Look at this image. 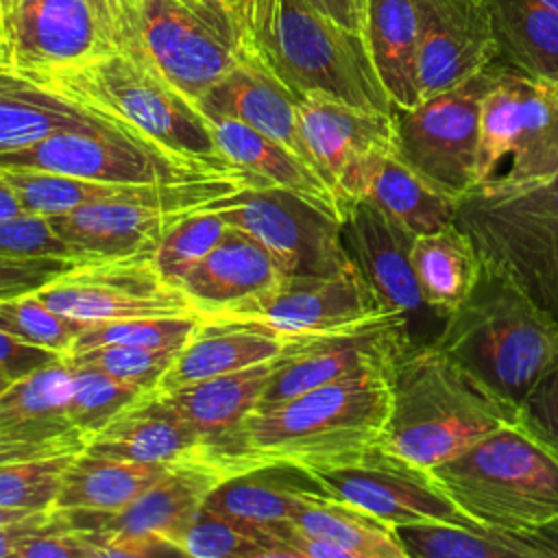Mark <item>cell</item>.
<instances>
[{"label": "cell", "instance_id": "obj_21", "mask_svg": "<svg viewBox=\"0 0 558 558\" xmlns=\"http://www.w3.org/2000/svg\"><path fill=\"white\" fill-rule=\"evenodd\" d=\"M414 233L386 216L366 198L347 203L340 216V240L349 262L366 279L386 312L408 320L418 312H432L412 268Z\"/></svg>", "mask_w": 558, "mask_h": 558}, {"label": "cell", "instance_id": "obj_22", "mask_svg": "<svg viewBox=\"0 0 558 558\" xmlns=\"http://www.w3.org/2000/svg\"><path fill=\"white\" fill-rule=\"evenodd\" d=\"M497 61L484 0H423L416 57L421 100L451 89Z\"/></svg>", "mask_w": 558, "mask_h": 558}, {"label": "cell", "instance_id": "obj_38", "mask_svg": "<svg viewBox=\"0 0 558 558\" xmlns=\"http://www.w3.org/2000/svg\"><path fill=\"white\" fill-rule=\"evenodd\" d=\"M408 558H541L521 536L451 523H412L397 527Z\"/></svg>", "mask_w": 558, "mask_h": 558}, {"label": "cell", "instance_id": "obj_1", "mask_svg": "<svg viewBox=\"0 0 558 558\" xmlns=\"http://www.w3.org/2000/svg\"><path fill=\"white\" fill-rule=\"evenodd\" d=\"M390 397V416L377 445L423 469L517 423V405L432 340L414 342L397 362Z\"/></svg>", "mask_w": 558, "mask_h": 558}, {"label": "cell", "instance_id": "obj_52", "mask_svg": "<svg viewBox=\"0 0 558 558\" xmlns=\"http://www.w3.org/2000/svg\"><path fill=\"white\" fill-rule=\"evenodd\" d=\"M541 558H558V517L538 530L521 534Z\"/></svg>", "mask_w": 558, "mask_h": 558}, {"label": "cell", "instance_id": "obj_14", "mask_svg": "<svg viewBox=\"0 0 558 558\" xmlns=\"http://www.w3.org/2000/svg\"><path fill=\"white\" fill-rule=\"evenodd\" d=\"M33 294L83 323L198 314L194 301L159 272L153 253L85 257Z\"/></svg>", "mask_w": 558, "mask_h": 558}, {"label": "cell", "instance_id": "obj_3", "mask_svg": "<svg viewBox=\"0 0 558 558\" xmlns=\"http://www.w3.org/2000/svg\"><path fill=\"white\" fill-rule=\"evenodd\" d=\"M432 342L512 405L558 366V323L486 266Z\"/></svg>", "mask_w": 558, "mask_h": 558}, {"label": "cell", "instance_id": "obj_23", "mask_svg": "<svg viewBox=\"0 0 558 558\" xmlns=\"http://www.w3.org/2000/svg\"><path fill=\"white\" fill-rule=\"evenodd\" d=\"M190 214L194 211L144 201H102L48 220L78 257H126L155 253L166 233Z\"/></svg>", "mask_w": 558, "mask_h": 558}, {"label": "cell", "instance_id": "obj_32", "mask_svg": "<svg viewBox=\"0 0 558 558\" xmlns=\"http://www.w3.org/2000/svg\"><path fill=\"white\" fill-rule=\"evenodd\" d=\"M423 26V0H368L364 41L384 89L399 109L421 102L416 57Z\"/></svg>", "mask_w": 558, "mask_h": 558}, {"label": "cell", "instance_id": "obj_18", "mask_svg": "<svg viewBox=\"0 0 558 558\" xmlns=\"http://www.w3.org/2000/svg\"><path fill=\"white\" fill-rule=\"evenodd\" d=\"M320 488L399 527L412 523H451L486 530L466 517L440 488L434 473L379 445L360 458L307 471Z\"/></svg>", "mask_w": 558, "mask_h": 558}, {"label": "cell", "instance_id": "obj_31", "mask_svg": "<svg viewBox=\"0 0 558 558\" xmlns=\"http://www.w3.org/2000/svg\"><path fill=\"white\" fill-rule=\"evenodd\" d=\"M0 436L24 442L87 438L76 429L70 414V366L65 355L11 381L0 392Z\"/></svg>", "mask_w": 558, "mask_h": 558}, {"label": "cell", "instance_id": "obj_11", "mask_svg": "<svg viewBox=\"0 0 558 558\" xmlns=\"http://www.w3.org/2000/svg\"><path fill=\"white\" fill-rule=\"evenodd\" d=\"M499 68L493 61L464 83L392 111L397 157L456 198L475 185L482 102Z\"/></svg>", "mask_w": 558, "mask_h": 558}, {"label": "cell", "instance_id": "obj_43", "mask_svg": "<svg viewBox=\"0 0 558 558\" xmlns=\"http://www.w3.org/2000/svg\"><path fill=\"white\" fill-rule=\"evenodd\" d=\"M227 227L229 225L209 209L185 216L166 233L153 253L159 272L179 288L181 279L222 240Z\"/></svg>", "mask_w": 558, "mask_h": 558}, {"label": "cell", "instance_id": "obj_20", "mask_svg": "<svg viewBox=\"0 0 558 558\" xmlns=\"http://www.w3.org/2000/svg\"><path fill=\"white\" fill-rule=\"evenodd\" d=\"M272 360L161 392L207 445L209 458L233 475L262 466L251 453L244 427L262 403ZM159 392V390H157Z\"/></svg>", "mask_w": 558, "mask_h": 558}, {"label": "cell", "instance_id": "obj_2", "mask_svg": "<svg viewBox=\"0 0 558 558\" xmlns=\"http://www.w3.org/2000/svg\"><path fill=\"white\" fill-rule=\"evenodd\" d=\"M390 377L360 375L259 403L244 427L251 453L262 464L288 462L305 471L360 458L386 429Z\"/></svg>", "mask_w": 558, "mask_h": 558}, {"label": "cell", "instance_id": "obj_51", "mask_svg": "<svg viewBox=\"0 0 558 558\" xmlns=\"http://www.w3.org/2000/svg\"><path fill=\"white\" fill-rule=\"evenodd\" d=\"M307 2H312L318 11L333 17L342 26L355 33H362L368 0H307Z\"/></svg>", "mask_w": 558, "mask_h": 558}, {"label": "cell", "instance_id": "obj_25", "mask_svg": "<svg viewBox=\"0 0 558 558\" xmlns=\"http://www.w3.org/2000/svg\"><path fill=\"white\" fill-rule=\"evenodd\" d=\"M196 107L205 116H227L257 129L316 170L301 131L299 98L253 57L240 59L203 94Z\"/></svg>", "mask_w": 558, "mask_h": 558}, {"label": "cell", "instance_id": "obj_42", "mask_svg": "<svg viewBox=\"0 0 558 558\" xmlns=\"http://www.w3.org/2000/svg\"><path fill=\"white\" fill-rule=\"evenodd\" d=\"M81 451L0 464V508L44 510L54 506L63 475Z\"/></svg>", "mask_w": 558, "mask_h": 558}, {"label": "cell", "instance_id": "obj_30", "mask_svg": "<svg viewBox=\"0 0 558 558\" xmlns=\"http://www.w3.org/2000/svg\"><path fill=\"white\" fill-rule=\"evenodd\" d=\"M288 338L255 325L203 323L179 349L155 390L168 392L209 377L242 371L279 357Z\"/></svg>", "mask_w": 558, "mask_h": 558}, {"label": "cell", "instance_id": "obj_6", "mask_svg": "<svg viewBox=\"0 0 558 558\" xmlns=\"http://www.w3.org/2000/svg\"><path fill=\"white\" fill-rule=\"evenodd\" d=\"M429 471L486 530L527 534L558 517V458L517 423Z\"/></svg>", "mask_w": 558, "mask_h": 558}, {"label": "cell", "instance_id": "obj_24", "mask_svg": "<svg viewBox=\"0 0 558 558\" xmlns=\"http://www.w3.org/2000/svg\"><path fill=\"white\" fill-rule=\"evenodd\" d=\"M83 451L131 462L179 464L205 460L216 464L194 425L157 390H148L126 405L100 432L89 436Z\"/></svg>", "mask_w": 558, "mask_h": 558}, {"label": "cell", "instance_id": "obj_40", "mask_svg": "<svg viewBox=\"0 0 558 558\" xmlns=\"http://www.w3.org/2000/svg\"><path fill=\"white\" fill-rule=\"evenodd\" d=\"M68 360V357H65ZM70 366V414L87 438L100 432L113 416L148 390L111 377L92 366H78L68 360Z\"/></svg>", "mask_w": 558, "mask_h": 558}, {"label": "cell", "instance_id": "obj_44", "mask_svg": "<svg viewBox=\"0 0 558 558\" xmlns=\"http://www.w3.org/2000/svg\"><path fill=\"white\" fill-rule=\"evenodd\" d=\"M85 325L87 323L83 320L54 312L35 294L0 299V329L26 342L54 349L63 355L72 351V344Z\"/></svg>", "mask_w": 558, "mask_h": 558}, {"label": "cell", "instance_id": "obj_8", "mask_svg": "<svg viewBox=\"0 0 558 558\" xmlns=\"http://www.w3.org/2000/svg\"><path fill=\"white\" fill-rule=\"evenodd\" d=\"M251 57L299 100L325 96L368 111H395L364 35L342 26L307 0H277L275 15Z\"/></svg>", "mask_w": 558, "mask_h": 558}, {"label": "cell", "instance_id": "obj_12", "mask_svg": "<svg viewBox=\"0 0 558 558\" xmlns=\"http://www.w3.org/2000/svg\"><path fill=\"white\" fill-rule=\"evenodd\" d=\"M203 209L255 238L286 277H329L353 266L340 240V218L290 190L244 185Z\"/></svg>", "mask_w": 558, "mask_h": 558}, {"label": "cell", "instance_id": "obj_36", "mask_svg": "<svg viewBox=\"0 0 558 558\" xmlns=\"http://www.w3.org/2000/svg\"><path fill=\"white\" fill-rule=\"evenodd\" d=\"M410 257L425 303L442 318L466 301L482 275L480 253L456 222L416 235Z\"/></svg>", "mask_w": 558, "mask_h": 558}, {"label": "cell", "instance_id": "obj_39", "mask_svg": "<svg viewBox=\"0 0 558 558\" xmlns=\"http://www.w3.org/2000/svg\"><path fill=\"white\" fill-rule=\"evenodd\" d=\"M177 549L194 558H292L275 536L246 527L205 504L177 538Z\"/></svg>", "mask_w": 558, "mask_h": 558}, {"label": "cell", "instance_id": "obj_33", "mask_svg": "<svg viewBox=\"0 0 558 558\" xmlns=\"http://www.w3.org/2000/svg\"><path fill=\"white\" fill-rule=\"evenodd\" d=\"M172 466L166 462H131L81 451L63 475L54 508L94 514L118 512L168 475Z\"/></svg>", "mask_w": 558, "mask_h": 558}, {"label": "cell", "instance_id": "obj_41", "mask_svg": "<svg viewBox=\"0 0 558 558\" xmlns=\"http://www.w3.org/2000/svg\"><path fill=\"white\" fill-rule=\"evenodd\" d=\"M203 325L198 314L190 316H153V318H120L87 323L72 344L70 353L102 344L129 347H183ZM68 353V355H70Z\"/></svg>", "mask_w": 558, "mask_h": 558}, {"label": "cell", "instance_id": "obj_34", "mask_svg": "<svg viewBox=\"0 0 558 558\" xmlns=\"http://www.w3.org/2000/svg\"><path fill=\"white\" fill-rule=\"evenodd\" d=\"M497 61L558 83V11L541 0H484Z\"/></svg>", "mask_w": 558, "mask_h": 558}, {"label": "cell", "instance_id": "obj_47", "mask_svg": "<svg viewBox=\"0 0 558 558\" xmlns=\"http://www.w3.org/2000/svg\"><path fill=\"white\" fill-rule=\"evenodd\" d=\"M517 425L558 458V366L547 371L517 405Z\"/></svg>", "mask_w": 558, "mask_h": 558}, {"label": "cell", "instance_id": "obj_53", "mask_svg": "<svg viewBox=\"0 0 558 558\" xmlns=\"http://www.w3.org/2000/svg\"><path fill=\"white\" fill-rule=\"evenodd\" d=\"M22 214H28V211L22 205L20 196L13 192V187L7 181L0 179V220H9Z\"/></svg>", "mask_w": 558, "mask_h": 558}, {"label": "cell", "instance_id": "obj_48", "mask_svg": "<svg viewBox=\"0 0 558 558\" xmlns=\"http://www.w3.org/2000/svg\"><path fill=\"white\" fill-rule=\"evenodd\" d=\"M81 259L0 255V299L33 294Z\"/></svg>", "mask_w": 558, "mask_h": 558}, {"label": "cell", "instance_id": "obj_37", "mask_svg": "<svg viewBox=\"0 0 558 558\" xmlns=\"http://www.w3.org/2000/svg\"><path fill=\"white\" fill-rule=\"evenodd\" d=\"M364 198L414 235L456 222L460 201L401 161L397 153L384 159Z\"/></svg>", "mask_w": 558, "mask_h": 558}, {"label": "cell", "instance_id": "obj_49", "mask_svg": "<svg viewBox=\"0 0 558 558\" xmlns=\"http://www.w3.org/2000/svg\"><path fill=\"white\" fill-rule=\"evenodd\" d=\"M61 357H63V353H59L54 349L26 342V340L0 329V375H4L9 381H17V379L31 375L33 371L44 368Z\"/></svg>", "mask_w": 558, "mask_h": 558}, {"label": "cell", "instance_id": "obj_7", "mask_svg": "<svg viewBox=\"0 0 558 558\" xmlns=\"http://www.w3.org/2000/svg\"><path fill=\"white\" fill-rule=\"evenodd\" d=\"M31 78L172 153L242 172L222 159L205 113L159 74L120 50Z\"/></svg>", "mask_w": 558, "mask_h": 558}, {"label": "cell", "instance_id": "obj_13", "mask_svg": "<svg viewBox=\"0 0 558 558\" xmlns=\"http://www.w3.org/2000/svg\"><path fill=\"white\" fill-rule=\"evenodd\" d=\"M229 477L233 475L218 464L190 460L174 464L168 475L118 512H65L85 530L96 558L179 554L177 538L207 495Z\"/></svg>", "mask_w": 558, "mask_h": 558}, {"label": "cell", "instance_id": "obj_55", "mask_svg": "<svg viewBox=\"0 0 558 558\" xmlns=\"http://www.w3.org/2000/svg\"><path fill=\"white\" fill-rule=\"evenodd\" d=\"M9 384H11V381H9L4 375H0V392H2V390H4Z\"/></svg>", "mask_w": 558, "mask_h": 558}, {"label": "cell", "instance_id": "obj_35", "mask_svg": "<svg viewBox=\"0 0 558 558\" xmlns=\"http://www.w3.org/2000/svg\"><path fill=\"white\" fill-rule=\"evenodd\" d=\"M292 525L301 534L336 547L342 558H408L395 525L327 490L310 493Z\"/></svg>", "mask_w": 558, "mask_h": 558}, {"label": "cell", "instance_id": "obj_26", "mask_svg": "<svg viewBox=\"0 0 558 558\" xmlns=\"http://www.w3.org/2000/svg\"><path fill=\"white\" fill-rule=\"evenodd\" d=\"M314 490L325 488L305 469L288 462H268L218 484L207 495L205 506L283 543L294 514Z\"/></svg>", "mask_w": 558, "mask_h": 558}, {"label": "cell", "instance_id": "obj_5", "mask_svg": "<svg viewBox=\"0 0 558 558\" xmlns=\"http://www.w3.org/2000/svg\"><path fill=\"white\" fill-rule=\"evenodd\" d=\"M456 225L475 244L482 266L506 277L558 323V172L527 183L471 187L458 201Z\"/></svg>", "mask_w": 558, "mask_h": 558}, {"label": "cell", "instance_id": "obj_27", "mask_svg": "<svg viewBox=\"0 0 558 558\" xmlns=\"http://www.w3.org/2000/svg\"><path fill=\"white\" fill-rule=\"evenodd\" d=\"M286 277L268 251L238 227H227L222 240L179 283L194 301L198 316L253 299Z\"/></svg>", "mask_w": 558, "mask_h": 558}, {"label": "cell", "instance_id": "obj_45", "mask_svg": "<svg viewBox=\"0 0 558 558\" xmlns=\"http://www.w3.org/2000/svg\"><path fill=\"white\" fill-rule=\"evenodd\" d=\"M181 347H129V344H102L65 355L72 364L98 368L111 377L140 386L142 390H155L163 373L177 357Z\"/></svg>", "mask_w": 558, "mask_h": 558}, {"label": "cell", "instance_id": "obj_17", "mask_svg": "<svg viewBox=\"0 0 558 558\" xmlns=\"http://www.w3.org/2000/svg\"><path fill=\"white\" fill-rule=\"evenodd\" d=\"M381 314L390 312L351 266L329 277H281L262 294L201 314V318L203 323L255 325L292 340L357 325Z\"/></svg>", "mask_w": 558, "mask_h": 558}, {"label": "cell", "instance_id": "obj_10", "mask_svg": "<svg viewBox=\"0 0 558 558\" xmlns=\"http://www.w3.org/2000/svg\"><path fill=\"white\" fill-rule=\"evenodd\" d=\"M0 168L48 170L120 185L177 183L214 174L251 177L246 172L222 170L201 159L172 153L140 133L120 126L50 133L28 146L0 153Z\"/></svg>", "mask_w": 558, "mask_h": 558}, {"label": "cell", "instance_id": "obj_16", "mask_svg": "<svg viewBox=\"0 0 558 558\" xmlns=\"http://www.w3.org/2000/svg\"><path fill=\"white\" fill-rule=\"evenodd\" d=\"M9 68L37 76L116 50L105 0H0Z\"/></svg>", "mask_w": 558, "mask_h": 558}, {"label": "cell", "instance_id": "obj_50", "mask_svg": "<svg viewBox=\"0 0 558 558\" xmlns=\"http://www.w3.org/2000/svg\"><path fill=\"white\" fill-rule=\"evenodd\" d=\"M214 2L222 4L235 17V22L240 24V28L246 37V48H248V57H251L253 46L257 44V39L266 31L270 17L275 15L277 0H214Z\"/></svg>", "mask_w": 558, "mask_h": 558}, {"label": "cell", "instance_id": "obj_28", "mask_svg": "<svg viewBox=\"0 0 558 558\" xmlns=\"http://www.w3.org/2000/svg\"><path fill=\"white\" fill-rule=\"evenodd\" d=\"M205 118L225 161L266 185L290 190L316 203L325 211L338 218L342 216V203L329 183L288 146L240 120L227 116Z\"/></svg>", "mask_w": 558, "mask_h": 558}, {"label": "cell", "instance_id": "obj_9", "mask_svg": "<svg viewBox=\"0 0 558 558\" xmlns=\"http://www.w3.org/2000/svg\"><path fill=\"white\" fill-rule=\"evenodd\" d=\"M556 172L558 83L501 63L482 102L475 185L527 183Z\"/></svg>", "mask_w": 558, "mask_h": 558}, {"label": "cell", "instance_id": "obj_19", "mask_svg": "<svg viewBox=\"0 0 558 558\" xmlns=\"http://www.w3.org/2000/svg\"><path fill=\"white\" fill-rule=\"evenodd\" d=\"M299 120L316 170L344 211L347 203L366 196L375 172L395 153L392 113L307 96L299 100Z\"/></svg>", "mask_w": 558, "mask_h": 558}, {"label": "cell", "instance_id": "obj_46", "mask_svg": "<svg viewBox=\"0 0 558 558\" xmlns=\"http://www.w3.org/2000/svg\"><path fill=\"white\" fill-rule=\"evenodd\" d=\"M0 255L81 259L52 229L48 216L31 211L9 220H0Z\"/></svg>", "mask_w": 558, "mask_h": 558}, {"label": "cell", "instance_id": "obj_4", "mask_svg": "<svg viewBox=\"0 0 558 558\" xmlns=\"http://www.w3.org/2000/svg\"><path fill=\"white\" fill-rule=\"evenodd\" d=\"M116 50L159 74L194 105L248 57L235 17L214 0H105Z\"/></svg>", "mask_w": 558, "mask_h": 558}, {"label": "cell", "instance_id": "obj_56", "mask_svg": "<svg viewBox=\"0 0 558 558\" xmlns=\"http://www.w3.org/2000/svg\"><path fill=\"white\" fill-rule=\"evenodd\" d=\"M541 2H545V4H549L551 9H556V11H558V0H541Z\"/></svg>", "mask_w": 558, "mask_h": 558}, {"label": "cell", "instance_id": "obj_54", "mask_svg": "<svg viewBox=\"0 0 558 558\" xmlns=\"http://www.w3.org/2000/svg\"><path fill=\"white\" fill-rule=\"evenodd\" d=\"M9 68V61H7V52H4V46H2V39H0V70Z\"/></svg>", "mask_w": 558, "mask_h": 558}, {"label": "cell", "instance_id": "obj_29", "mask_svg": "<svg viewBox=\"0 0 558 558\" xmlns=\"http://www.w3.org/2000/svg\"><path fill=\"white\" fill-rule=\"evenodd\" d=\"M126 129L11 68L0 70V153L28 146L57 131Z\"/></svg>", "mask_w": 558, "mask_h": 558}, {"label": "cell", "instance_id": "obj_15", "mask_svg": "<svg viewBox=\"0 0 558 558\" xmlns=\"http://www.w3.org/2000/svg\"><path fill=\"white\" fill-rule=\"evenodd\" d=\"M414 342L408 316L395 312L357 325L292 338L272 360L262 403L290 399L349 377L392 373Z\"/></svg>", "mask_w": 558, "mask_h": 558}]
</instances>
